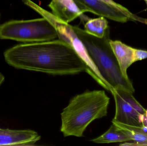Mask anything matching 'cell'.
Masks as SVG:
<instances>
[{
    "mask_svg": "<svg viewBox=\"0 0 147 146\" xmlns=\"http://www.w3.org/2000/svg\"><path fill=\"white\" fill-rule=\"evenodd\" d=\"M5 61L17 69L52 75L78 74L88 67L71 45L59 39L15 45L3 53Z\"/></svg>",
    "mask_w": 147,
    "mask_h": 146,
    "instance_id": "6da1fadb",
    "label": "cell"
},
{
    "mask_svg": "<svg viewBox=\"0 0 147 146\" xmlns=\"http://www.w3.org/2000/svg\"><path fill=\"white\" fill-rule=\"evenodd\" d=\"M110 98L105 91H86L72 98L61 114L60 131L64 137L83 136L93 121L106 116Z\"/></svg>",
    "mask_w": 147,
    "mask_h": 146,
    "instance_id": "7a4b0ae2",
    "label": "cell"
},
{
    "mask_svg": "<svg viewBox=\"0 0 147 146\" xmlns=\"http://www.w3.org/2000/svg\"><path fill=\"white\" fill-rule=\"evenodd\" d=\"M73 29L83 43L87 53L104 81L109 88L121 87L134 93L135 89L130 80L123 76L110 44V27L103 37H97L88 34L78 26Z\"/></svg>",
    "mask_w": 147,
    "mask_h": 146,
    "instance_id": "3957f363",
    "label": "cell"
},
{
    "mask_svg": "<svg viewBox=\"0 0 147 146\" xmlns=\"http://www.w3.org/2000/svg\"><path fill=\"white\" fill-rule=\"evenodd\" d=\"M57 38L56 29L44 17L28 20H12L0 25V39L33 43Z\"/></svg>",
    "mask_w": 147,
    "mask_h": 146,
    "instance_id": "277c9868",
    "label": "cell"
},
{
    "mask_svg": "<svg viewBox=\"0 0 147 146\" xmlns=\"http://www.w3.org/2000/svg\"><path fill=\"white\" fill-rule=\"evenodd\" d=\"M111 92L115 99L116 108L112 123L142 126V118L146 109L135 98L133 93L121 87L112 89Z\"/></svg>",
    "mask_w": 147,
    "mask_h": 146,
    "instance_id": "5b68a950",
    "label": "cell"
},
{
    "mask_svg": "<svg viewBox=\"0 0 147 146\" xmlns=\"http://www.w3.org/2000/svg\"><path fill=\"white\" fill-rule=\"evenodd\" d=\"M83 13L90 12L121 23L136 21L147 25V19L138 16L117 3H109L102 0H74Z\"/></svg>",
    "mask_w": 147,
    "mask_h": 146,
    "instance_id": "8992f818",
    "label": "cell"
},
{
    "mask_svg": "<svg viewBox=\"0 0 147 146\" xmlns=\"http://www.w3.org/2000/svg\"><path fill=\"white\" fill-rule=\"evenodd\" d=\"M40 139L34 130L0 128V146L33 145Z\"/></svg>",
    "mask_w": 147,
    "mask_h": 146,
    "instance_id": "52a82bcc",
    "label": "cell"
},
{
    "mask_svg": "<svg viewBox=\"0 0 147 146\" xmlns=\"http://www.w3.org/2000/svg\"><path fill=\"white\" fill-rule=\"evenodd\" d=\"M48 6L54 16L65 23L71 22L78 17L83 22L90 19L84 15L74 0H51Z\"/></svg>",
    "mask_w": 147,
    "mask_h": 146,
    "instance_id": "ba28073f",
    "label": "cell"
},
{
    "mask_svg": "<svg viewBox=\"0 0 147 146\" xmlns=\"http://www.w3.org/2000/svg\"><path fill=\"white\" fill-rule=\"evenodd\" d=\"M112 51L123 76L129 79L127 73L128 68L135 62L134 48L127 45L119 40L110 41Z\"/></svg>",
    "mask_w": 147,
    "mask_h": 146,
    "instance_id": "9c48e42d",
    "label": "cell"
},
{
    "mask_svg": "<svg viewBox=\"0 0 147 146\" xmlns=\"http://www.w3.org/2000/svg\"><path fill=\"white\" fill-rule=\"evenodd\" d=\"M121 129L134 143H125L122 146H147V128L143 127L130 126L118 123L112 122Z\"/></svg>",
    "mask_w": 147,
    "mask_h": 146,
    "instance_id": "30bf717a",
    "label": "cell"
},
{
    "mask_svg": "<svg viewBox=\"0 0 147 146\" xmlns=\"http://www.w3.org/2000/svg\"><path fill=\"white\" fill-rule=\"evenodd\" d=\"M131 139L117 126L112 123L109 129L104 133L97 138L92 140L93 143L97 144L125 142Z\"/></svg>",
    "mask_w": 147,
    "mask_h": 146,
    "instance_id": "8fae6325",
    "label": "cell"
},
{
    "mask_svg": "<svg viewBox=\"0 0 147 146\" xmlns=\"http://www.w3.org/2000/svg\"><path fill=\"white\" fill-rule=\"evenodd\" d=\"M108 21L103 17L90 19L84 24V31L88 34L97 37H103L109 27Z\"/></svg>",
    "mask_w": 147,
    "mask_h": 146,
    "instance_id": "7c38bea8",
    "label": "cell"
},
{
    "mask_svg": "<svg viewBox=\"0 0 147 146\" xmlns=\"http://www.w3.org/2000/svg\"><path fill=\"white\" fill-rule=\"evenodd\" d=\"M134 57L135 62L147 58V51L135 49Z\"/></svg>",
    "mask_w": 147,
    "mask_h": 146,
    "instance_id": "4fadbf2b",
    "label": "cell"
},
{
    "mask_svg": "<svg viewBox=\"0 0 147 146\" xmlns=\"http://www.w3.org/2000/svg\"><path fill=\"white\" fill-rule=\"evenodd\" d=\"M141 123L142 126L147 128V109L142 118Z\"/></svg>",
    "mask_w": 147,
    "mask_h": 146,
    "instance_id": "5bb4252c",
    "label": "cell"
},
{
    "mask_svg": "<svg viewBox=\"0 0 147 146\" xmlns=\"http://www.w3.org/2000/svg\"><path fill=\"white\" fill-rule=\"evenodd\" d=\"M4 80H5V77H4V75L1 73H0V86H1L2 84L3 83Z\"/></svg>",
    "mask_w": 147,
    "mask_h": 146,
    "instance_id": "9a60e30c",
    "label": "cell"
},
{
    "mask_svg": "<svg viewBox=\"0 0 147 146\" xmlns=\"http://www.w3.org/2000/svg\"><path fill=\"white\" fill-rule=\"evenodd\" d=\"M102 1H104L106 2L109 3H116L113 0H102Z\"/></svg>",
    "mask_w": 147,
    "mask_h": 146,
    "instance_id": "2e32d148",
    "label": "cell"
},
{
    "mask_svg": "<svg viewBox=\"0 0 147 146\" xmlns=\"http://www.w3.org/2000/svg\"><path fill=\"white\" fill-rule=\"evenodd\" d=\"M144 1L146 2V3L147 5V0H144Z\"/></svg>",
    "mask_w": 147,
    "mask_h": 146,
    "instance_id": "e0dca14e",
    "label": "cell"
},
{
    "mask_svg": "<svg viewBox=\"0 0 147 146\" xmlns=\"http://www.w3.org/2000/svg\"><path fill=\"white\" fill-rule=\"evenodd\" d=\"M0 19H1V13H0Z\"/></svg>",
    "mask_w": 147,
    "mask_h": 146,
    "instance_id": "ac0fdd59",
    "label": "cell"
}]
</instances>
